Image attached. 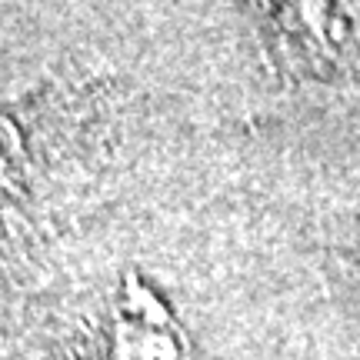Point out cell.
<instances>
[{
    "instance_id": "obj_1",
    "label": "cell",
    "mask_w": 360,
    "mask_h": 360,
    "mask_svg": "<svg viewBox=\"0 0 360 360\" xmlns=\"http://www.w3.org/2000/svg\"><path fill=\"white\" fill-rule=\"evenodd\" d=\"M274 34L297 74H360V7H274Z\"/></svg>"
}]
</instances>
